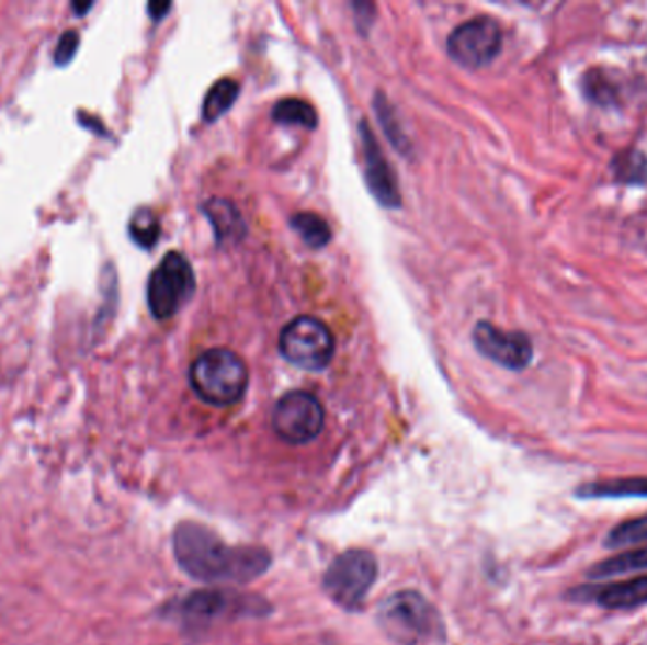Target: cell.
I'll return each instance as SVG.
<instances>
[{
	"label": "cell",
	"mask_w": 647,
	"mask_h": 645,
	"mask_svg": "<svg viewBox=\"0 0 647 645\" xmlns=\"http://www.w3.org/2000/svg\"><path fill=\"white\" fill-rule=\"evenodd\" d=\"M172 550L180 568L203 584H248L263 576L271 566L268 550L228 545L197 522H182L177 527Z\"/></svg>",
	"instance_id": "6da1fadb"
},
{
	"label": "cell",
	"mask_w": 647,
	"mask_h": 645,
	"mask_svg": "<svg viewBox=\"0 0 647 645\" xmlns=\"http://www.w3.org/2000/svg\"><path fill=\"white\" fill-rule=\"evenodd\" d=\"M190 385L208 406H234L247 392L248 367L234 351L211 349L195 358L190 367Z\"/></svg>",
	"instance_id": "7a4b0ae2"
},
{
	"label": "cell",
	"mask_w": 647,
	"mask_h": 645,
	"mask_svg": "<svg viewBox=\"0 0 647 645\" xmlns=\"http://www.w3.org/2000/svg\"><path fill=\"white\" fill-rule=\"evenodd\" d=\"M381 629L400 645H422L441 634V619L434 606L417 590H400L379 608Z\"/></svg>",
	"instance_id": "3957f363"
},
{
	"label": "cell",
	"mask_w": 647,
	"mask_h": 645,
	"mask_svg": "<svg viewBox=\"0 0 647 645\" xmlns=\"http://www.w3.org/2000/svg\"><path fill=\"white\" fill-rule=\"evenodd\" d=\"M379 574L377 558L370 551H344L324 574L326 595L344 610H356L373 589Z\"/></svg>",
	"instance_id": "277c9868"
},
{
	"label": "cell",
	"mask_w": 647,
	"mask_h": 645,
	"mask_svg": "<svg viewBox=\"0 0 647 645\" xmlns=\"http://www.w3.org/2000/svg\"><path fill=\"white\" fill-rule=\"evenodd\" d=\"M279 351L296 367L320 371L333 360L336 339L322 320L315 316H297L281 331Z\"/></svg>",
	"instance_id": "5b68a950"
},
{
	"label": "cell",
	"mask_w": 647,
	"mask_h": 645,
	"mask_svg": "<svg viewBox=\"0 0 647 645\" xmlns=\"http://www.w3.org/2000/svg\"><path fill=\"white\" fill-rule=\"evenodd\" d=\"M193 292L195 275L192 263L180 252H169L148 279L146 295L150 313L158 320H169L184 303L190 302Z\"/></svg>",
	"instance_id": "8992f818"
},
{
	"label": "cell",
	"mask_w": 647,
	"mask_h": 645,
	"mask_svg": "<svg viewBox=\"0 0 647 645\" xmlns=\"http://www.w3.org/2000/svg\"><path fill=\"white\" fill-rule=\"evenodd\" d=\"M324 407L315 394L294 391L284 394L273 409V430L290 445H304L322 433Z\"/></svg>",
	"instance_id": "52a82bcc"
},
{
	"label": "cell",
	"mask_w": 647,
	"mask_h": 645,
	"mask_svg": "<svg viewBox=\"0 0 647 645\" xmlns=\"http://www.w3.org/2000/svg\"><path fill=\"white\" fill-rule=\"evenodd\" d=\"M502 29L492 18L479 15L462 23L449 35L447 54L466 69H481L502 49Z\"/></svg>",
	"instance_id": "ba28073f"
},
{
	"label": "cell",
	"mask_w": 647,
	"mask_h": 645,
	"mask_svg": "<svg viewBox=\"0 0 647 645\" xmlns=\"http://www.w3.org/2000/svg\"><path fill=\"white\" fill-rule=\"evenodd\" d=\"M474 344L483 357L508 370L521 371L531 364L532 341L521 331H506L495 324L479 322L474 328Z\"/></svg>",
	"instance_id": "9c48e42d"
},
{
	"label": "cell",
	"mask_w": 647,
	"mask_h": 645,
	"mask_svg": "<svg viewBox=\"0 0 647 645\" xmlns=\"http://www.w3.org/2000/svg\"><path fill=\"white\" fill-rule=\"evenodd\" d=\"M245 608V597H237L226 590H201L193 592L180 602L177 615L186 626H203L224 618H231L234 613H248Z\"/></svg>",
	"instance_id": "30bf717a"
},
{
	"label": "cell",
	"mask_w": 647,
	"mask_h": 645,
	"mask_svg": "<svg viewBox=\"0 0 647 645\" xmlns=\"http://www.w3.org/2000/svg\"><path fill=\"white\" fill-rule=\"evenodd\" d=\"M362 146H364L365 180L367 188L372 190L375 200L388 208H398L401 205L398 180L394 174L393 167L388 159L383 156L379 143L367 125H360Z\"/></svg>",
	"instance_id": "8fae6325"
},
{
	"label": "cell",
	"mask_w": 647,
	"mask_h": 645,
	"mask_svg": "<svg viewBox=\"0 0 647 645\" xmlns=\"http://www.w3.org/2000/svg\"><path fill=\"white\" fill-rule=\"evenodd\" d=\"M591 595L592 600L608 610H634L647 604V574L646 576L634 577L621 584L604 585L597 589L587 590V597Z\"/></svg>",
	"instance_id": "7c38bea8"
},
{
	"label": "cell",
	"mask_w": 647,
	"mask_h": 645,
	"mask_svg": "<svg viewBox=\"0 0 647 645\" xmlns=\"http://www.w3.org/2000/svg\"><path fill=\"white\" fill-rule=\"evenodd\" d=\"M579 498H647V477H620V479L586 483L576 490Z\"/></svg>",
	"instance_id": "4fadbf2b"
},
{
	"label": "cell",
	"mask_w": 647,
	"mask_h": 645,
	"mask_svg": "<svg viewBox=\"0 0 647 645\" xmlns=\"http://www.w3.org/2000/svg\"><path fill=\"white\" fill-rule=\"evenodd\" d=\"M203 208H205L208 220L213 224L216 239L220 240V242L241 239L245 231H247L241 214L229 201H208Z\"/></svg>",
	"instance_id": "5bb4252c"
},
{
	"label": "cell",
	"mask_w": 647,
	"mask_h": 645,
	"mask_svg": "<svg viewBox=\"0 0 647 645\" xmlns=\"http://www.w3.org/2000/svg\"><path fill=\"white\" fill-rule=\"evenodd\" d=\"M647 568V543H642L638 547L627 553L610 556L602 563L594 564L589 570L591 579H604V577L625 576L631 572L646 570Z\"/></svg>",
	"instance_id": "9a60e30c"
},
{
	"label": "cell",
	"mask_w": 647,
	"mask_h": 645,
	"mask_svg": "<svg viewBox=\"0 0 647 645\" xmlns=\"http://www.w3.org/2000/svg\"><path fill=\"white\" fill-rule=\"evenodd\" d=\"M273 122L281 125H297L304 129H315L318 125V114L313 104L297 97L281 99L271 112Z\"/></svg>",
	"instance_id": "2e32d148"
},
{
	"label": "cell",
	"mask_w": 647,
	"mask_h": 645,
	"mask_svg": "<svg viewBox=\"0 0 647 645\" xmlns=\"http://www.w3.org/2000/svg\"><path fill=\"white\" fill-rule=\"evenodd\" d=\"M237 95H239V83L231 78H222L220 82L214 83L205 97L203 117L207 122H214L224 116L234 106Z\"/></svg>",
	"instance_id": "e0dca14e"
},
{
	"label": "cell",
	"mask_w": 647,
	"mask_h": 645,
	"mask_svg": "<svg viewBox=\"0 0 647 645\" xmlns=\"http://www.w3.org/2000/svg\"><path fill=\"white\" fill-rule=\"evenodd\" d=\"M292 229L296 231L305 245L310 248H322L331 240V229L328 222L324 220L322 216L317 213H297L292 216Z\"/></svg>",
	"instance_id": "ac0fdd59"
},
{
	"label": "cell",
	"mask_w": 647,
	"mask_h": 645,
	"mask_svg": "<svg viewBox=\"0 0 647 645\" xmlns=\"http://www.w3.org/2000/svg\"><path fill=\"white\" fill-rule=\"evenodd\" d=\"M129 235L138 247L152 248L161 235L159 218L150 208H138L129 220Z\"/></svg>",
	"instance_id": "d6986e66"
},
{
	"label": "cell",
	"mask_w": 647,
	"mask_h": 645,
	"mask_svg": "<svg viewBox=\"0 0 647 645\" xmlns=\"http://www.w3.org/2000/svg\"><path fill=\"white\" fill-rule=\"evenodd\" d=\"M647 542V516L636 517L631 521L621 522L608 534L606 545L612 550L642 545Z\"/></svg>",
	"instance_id": "ffe728a7"
},
{
	"label": "cell",
	"mask_w": 647,
	"mask_h": 645,
	"mask_svg": "<svg viewBox=\"0 0 647 645\" xmlns=\"http://www.w3.org/2000/svg\"><path fill=\"white\" fill-rule=\"evenodd\" d=\"M613 174L625 184H644L647 182V159L640 151H625L613 161Z\"/></svg>",
	"instance_id": "44dd1931"
},
{
	"label": "cell",
	"mask_w": 647,
	"mask_h": 645,
	"mask_svg": "<svg viewBox=\"0 0 647 645\" xmlns=\"http://www.w3.org/2000/svg\"><path fill=\"white\" fill-rule=\"evenodd\" d=\"M80 46V33L77 29H67L59 41H57L56 52H54V61L57 65H67L75 57Z\"/></svg>",
	"instance_id": "7402d4cb"
},
{
	"label": "cell",
	"mask_w": 647,
	"mask_h": 645,
	"mask_svg": "<svg viewBox=\"0 0 647 645\" xmlns=\"http://www.w3.org/2000/svg\"><path fill=\"white\" fill-rule=\"evenodd\" d=\"M169 10H171V2H152V4H148V12H150L154 20H161Z\"/></svg>",
	"instance_id": "603a6c76"
},
{
	"label": "cell",
	"mask_w": 647,
	"mask_h": 645,
	"mask_svg": "<svg viewBox=\"0 0 647 645\" xmlns=\"http://www.w3.org/2000/svg\"><path fill=\"white\" fill-rule=\"evenodd\" d=\"M72 8H75L77 12H80V14H82L83 10H88V8H91V4H72Z\"/></svg>",
	"instance_id": "cb8c5ba5"
}]
</instances>
